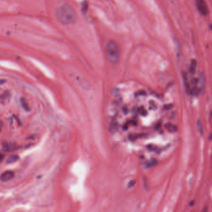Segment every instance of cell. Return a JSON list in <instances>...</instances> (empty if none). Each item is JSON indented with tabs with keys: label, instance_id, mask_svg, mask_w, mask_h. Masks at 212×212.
Here are the masks:
<instances>
[{
	"label": "cell",
	"instance_id": "7a4b0ae2",
	"mask_svg": "<svg viewBox=\"0 0 212 212\" xmlns=\"http://www.w3.org/2000/svg\"><path fill=\"white\" fill-rule=\"evenodd\" d=\"M105 52L108 61L112 64L118 62L120 56L119 46L114 41L111 40L107 42L105 46Z\"/></svg>",
	"mask_w": 212,
	"mask_h": 212
},
{
	"label": "cell",
	"instance_id": "7402d4cb",
	"mask_svg": "<svg viewBox=\"0 0 212 212\" xmlns=\"http://www.w3.org/2000/svg\"><path fill=\"white\" fill-rule=\"evenodd\" d=\"M194 205V201H192V202H191V203H190V206L192 207V206H193V205Z\"/></svg>",
	"mask_w": 212,
	"mask_h": 212
},
{
	"label": "cell",
	"instance_id": "30bf717a",
	"mask_svg": "<svg viewBox=\"0 0 212 212\" xmlns=\"http://www.w3.org/2000/svg\"><path fill=\"white\" fill-rule=\"evenodd\" d=\"M19 159V156L18 155H12L9 157V158L7 159V163L10 164V163H13L14 162L17 161Z\"/></svg>",
	"mask_w": 212,
	"mask_h": 212
},
{
	"label": "cell",
	"instance_id": "44dd1931",
	"mask_svg": "<svg viewBox=\"0 0 212 212\" xmlns=\"http://www.w3.org/2000/svg\"><path fill=\"white\" fill-rule=\"evenodd\" d=\"M160 127H161V123L159 122V123H157V124L156 126V129H159Z\"/></svg>",
	"mask_w": 212,
	"mask_h": 212
},
{
	"label": "cell",
	"instance_id": "5bb4252c",
	"mask_svg": "<svg viewBox=\"0 0 212 212\" xmlns=\"http://www.w3.org/2000/svg\"><path fill=\"white\" fill-rule=\"evenodd\" d=\"M21 103L22 106L23 107V108L25 109L26 111H29V110H30V109H29L28 105L27 104L26 101H25L24 99L22 98V99L21 100Z\"/></svg>",
	"mask_w": 212,
	"mask_h": 212
},
{
	"label": "cell",
	"instance_id": "ffe728a7",
	"mask_svg": "<svg viewBox=\"0 0 212 212\" xmlns=\"http://www.w3.org/2000/svg\"><path fill=\"white\" fill-rule=\"evenodd\" d=\"M129 122H127L126 123H125V125H124L123 129H125V130H127V129H128V125H129Z\"/></svg>",
	"mask_w": 212,
	"mask_h": 212
},
{
	"label": "cell",
	"instance_id": "603a6c76",
	"mask_svg": "<svg viewBox=\"0 0 212 212\" xmlns=\"http://www.w3.org/2000/svg\"><path fill=\"white\" fill-rule=\"evenodd\" d=\"M3 159V156L1 154H0V161H1Z\"/></svg>",
	"mask_w": 212,
	"mask_h": 212
},
{
	"label": "cell",
	"instance_id": "ba28073f",
	"mask_svg": "<svg viewBox=\"0 0 212 212\" xmlns=\"http://www.w3.org/2000/svg\"><path fill=\"white\" fill-rule=\"evenodd\" d=\"M200 91L202 93L204 92L205 90V77L203 74H202L200 75Z\"/></svg>",
	"mask_w": 212,
	"mask_h": 212
},
{
	"label": "cell",
	"instance_id": "4fadbf2b",
	"mask_svg": "<svg viewBox=\"0 0 212 212\" xmlns=\"http://www.w3.org/2000/svg\"><path fill=\"white\" fill-rule=\"evenodd\" d=\"M157 164V160L156 159H152L147 164V167H153V166H155L156 164Z\"/></svg>",
	"mask_w": 212,
	"mask_h": 212
},
{
	"label": "cell",
	"instance_id": "52a82bcc",
	"mask_svg": "<svg viewBox=\"0 0 212 212\" xmlns=\"http://www.w3.org/2000/svg\"><path fill=\"white\" fill-rule=\"evenodd\" d=\"M146 135V134H129V138L131 141H134L138 138L144 137Z\"/></svg>",
	"mask_w": 212,
	"mask_h": 212
},
{
	"label": "cell",
	"instance_id": "6da1fadb",
	"mask_svg": "<svg viewBox=\"0 0 212 212\" xmlns=\"http://www.w3.org/2000/svg\"><path fill=\"white\" fill-rule=\"evenodd\" d=\"M55 15L61 24L67 26L74 24L77 18L74 9L67 3L62 4L58 7Z\"/></svg>",
	"mask_w": 212,
	"mask_h": 212
},
{
	"label": "cell",
	"instance_id": "5b68a950",
	"mask_svg": "<svg viewBox=\"0 0 212 212\" xmlns=\"http://www.w3.org/2000/svg\"><path fill=\"white\" fill-rule=\"evenodd\" d=\"M3 150L5 152L8 151H13L16 149V145L13 143H4L3 144Z\"/></svg>",
	"mask_w": 212,
	"mask_h": 212
},
{
	"label": "cell",
	"instance_id": "9a60e30c",
	"mask_svg": "<svg viewBox=\"0 0 212 212\" xmlns=\"http://www.w3.org/2000/svg\"><path fill=\"white\" fill-rule=\"evenodd\" d=\"M145 95H146V92L143 90H139V91L136 92L134 95L135 97H139L145 96Z\"/></svg>",
	"mask_w": 212,
	"mask_h": 212
},
{
	"label": "cell",
	"instance_id": "277c9868",
	"mask_svg": "<svg viewBox=\"0 0 212 212\" xmlns=\"http://www.w3.org/2000/svg\"><path fill=\"white\" fill-rule=\"evenodd\" d=\"M14 177V174L13 171H7L1 175V176H0V180L2 182H8L12 180Z\"/></svg>",
	"mask_w": 212,
	"mask_h": 212
},
{
	"label": "cell",
	"instance_id": "8fae6325",
	"mask_svg": "<svg viewBox=\"0 0 212 212\" xmlns=\"http://www.w3.org/2000/svg\"><path fill=\"white\" fill-rule=\"evenodd\" d=\"M197 127L199 128V131L201 135L203 134V125H202V121L200 119H199L197 121Z\"/></svg>",
	"mask_w": 212,
	"mask_h": 212
},
{
	"label": "cell",
	"instance_id": "e0dca14e",
	"mask_svg": "<svg viewBox=\"0 0 212 212\" xmlns=\"http://www.w3.org/2000/svg\"><path fill=\"white\" fill-rule=\"evenodd\" d=\"M147 148L148 149H149V150L151 151H155L157 153L158 152V148L157 147H154V146H152V145H149L147 146Z\"/></svg>",
	"mask_w": 212,
	"mask_h": 212
},
{
	"label": "cell",
	"instance_id": "ac0fdd59",
	"mask_svg": "<svg viewBox=\"0 0 212 212\" xmlns=\"http://www.w3.org/2000/svg\"><path fill=\"white\" fill-rule=\"evenodd\" d=\"M136 181L135 180H131L129 182V183H128V188H132V187H133L134 185H135V184H136Z\"/></svg>",
	"mask_w": 212,
	"mask_h": 212
},
{
	"label": "cell",
	"instance_id": "cb8c5ba5",
	"mask_svg": "<svg viewBox=\"0 0 212 212\" xmlns=\"http://www.w3.org/2000/svg\"><path fill=\"white\" fill-rule=\"evenodd\" d=\"M207 210H208V208H207V207H206V208H205V209H204V210H203V211H207Z\"/></svg>",
	"mask_w": 212,
	"mask_h": 212
},
{
	"label": "cell",
	"instance_id": "9c48e42d",
	"mask_svg": "<svg viewBox=\"0 0 212 212\" xmlns=\"http://www.w3.org/2000/svg\"><path fill=\"white\" fill-rule=\"evenodd\" d=\"M196 62L195 60H193L191 62V65L190 66V72L192 74H194L196 71Z\"/></svg>",
	"mask_w": 212,
	"mask_h": 212
},
{
	"label": "cell",
	"instance_id": "3957f363",
	"mask_svg": "<svg viewBox=\"0 0 212 212\" xmlns=\"http://www.w3.org/2000/svg\"><path fill=\"white\" fill-rule=\"evenodd\" d=\"M195 4L197 10L199 11L202 15L204 16H207L208 15V8L205 0H195Z\"/></svg>",
	"mask_w": 212,
	"mask_h": 212
},
{
	"label": "cell",
	"instance_id": "d4e9b609",
	"mask_svg": "<svg viewBox=\"0 0 212 212\" xmlns=\"http://www.w3.org/2000/svg\"><path fill=\"white\" fill-rule=\"evenodd\" d=\"M211 134H210V137H209V140H211Z\"/></svg>",
	"mask_w": 212,
	"mask_h": 212
},
{
	"label": "cell",
	"instance_id": "d6986e66",
	"mask_svg": "<svg viewBox=\"0 0 212 212\" xmlns=\"http://www.w3.org/2000/svg\"><path fill=\"white\" fill-rule=\"evenodd\" d=\"M172 106H173V105H172V104H168V105H164V110H169V109H171L172 108Z\"/></svg>",
	"mask_w": 212,
	"mask_h": 212
},
{
	"label": "cell",
	"instance_id": "2e32d148",
	"mask_svg": "<svg viewBox=\"0 0 212 212\" xmlns=\"http://www.w3.org/2000/svg\"><path fill=\"white\" fill-rule=\"evenodd\" d=\"M117 127H118V125H117V123L116 121H113L111 125H110V129L112 131H116V129H117Z\"/></svg>",
	"mask_w": 212,
	"mask_h": 212
},
{
	"label": "cell",
	"instance_id": "8992f818",
	"mask_svg": "<svg viewBox=\"0 0 212 212\" xmlns=\"http://www.w3.org/2000/svg\"><path fill=\"white\" fill-rule=\"evenodd\" d=\"M165 128L168 131H169V132H171V133H175V132H177V130H178L177 127L175 125H173V124H172V123L165 124Z\"/></svg>",
	"mask_w": 212,
	"mask_h": 212
},
{
	"label": "cell",
	"instance_id": "7c38bea8",
	"mask_svg": "<svg viewBox=\"0 0 212 212\" xmlns=\"http://www.w3.org/2000/svg\"><path fill=\"white\" fill-rule=\"evenodd\" d=\"M137 112L141 116H146L148 114L147 111H146V109L143 106H141V107L137 109Z\"/></svg>",
	"mask_w": 212,
	"mask_h": 212
}]
</instances>
